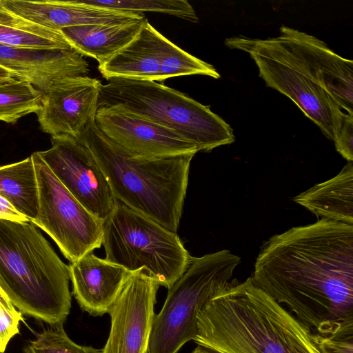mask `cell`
I'll return each instance as SVG.
<instances>
[{"label":"cell","mask_w":353,"mask_h":353,"mask_svg":"<svg viewBox=\"0 0 353 353\" xmlns=\"http://www.w3.org/2000/svg\"><path fill=\"white\" fill-rule=\"evenodd\" d=\"M192 74L206 75L214 79L220 78V74L212 65L188 53L164 37L159 81Z\"/></svg>","instance_id":"cell-22"},{"label":"cell","mask_w":353,"mask_h":353,"mask_svg":"<svg viewBox=\"0 0 353 353\" xmlns=\"http://www.w3.org/2000/svg\"><path fill=\"white\" fill-rule=\"evenodd\" d=\"M336 150L349 162L353 160V117L348 116L334 141Z\"/></svg>","instance_id":"cell-27"},{"label":"cell","mask_w":353,"mask_h":353,"mask_svg":"<svg viewBox=\"0 0 353 353\" xmlns=\"http://www.w3.org/2000/svg\"><path fill=\"white\" fill-rule=\"evenodd\" d=\"M43 92L29 82L14 78L0 85V121L14 123L41 107Z\"/></svg>","instance_id":"cell-21"},{"label":"cell","mask_w":353,"mask_h":353,"mask_svg":"<svg viewBox=\"0 0 353 353\" xmlns=\"http://www.w3.org/2000/svg\"><path fill=\"white\" fill-rule=\"evenodd\" d=\"M69 268L30 221L0 219V288L23 314L63 324L71 308Z\"/></svg>","instance_id":"cell-5"},{"label":"cell","mask_w":353,"mask_h":353,"mask_svg":"<svg viewBox=\"0 0 353 353\" xmlns=\"http://www.w3.org/2000/svg\"><path fill=\"white\" fill-rule=\"evenodd\" d=\"M21 314L19 310L12 312L0 305V353L4 352L10 340L19 333Z\"/></svg>","instance_id":"cell-25"},{"label":"cell","mask_w":353,"mask_h":353,"mask_svg":"<svg viewBox=\"0 0 353 353\" xmlns=\"http://www.w3.org/2000/svg\"><path fill=\"white\" fill-rule=\"evenodd\" d=\"M99 107H114L170 128L210 152L234 141L221 117L184 93L153 81L113 78L101 84Z\"/></svg>","instance_id":"cell-6"},{"label":"cell","mask_w":353,"mask_h":353,"mask_svg":"<svg viewBox=\"0 0 353 353\" xmlns=\"http://www.w3.org/2000/svg\"><path fill=\"white\" fill-rule=\"evenodd\" d=\"M0 67L44 92L56 80L86 75L88 63L73 49L17 48L0 43Z\"/></svg>","instance_id":"cell-14"},{"label":"cell","mask_w":353,"mask_h":353,"mask_svg":"<svg viewBox=\"0 0 353 353\" xmlns=\"http://www.w3.org/2000/svg\"><path fill=\"white\" fill-rule=\"evenodd\" d=\"M68 268L74 298L92 316L109 312L131 273L92 252L70 263Z\"/></svg>","instance_id":"cell-15"},{"label":"cell","mask_w":353,"mask_h":353,"mask_svg":"<svg viewBox=\"0 0 353 353\" xmlns=\"http://www.w3.org/2000/svg\"><path fill=\"white\" fill-rule=\"evenodd\" d=\"M254 61L266 85L291 99L332 141L353 117V61L305 32L282 26L276 37L225 40Z\"/></svg>","instance_id":"cell-2"},{"label":"cell","mask_w":353,"mask_h":353,"mask_svg":"<svg viewBox=\"0 0 353 353\" xmlns=\"http://www.w3.org/2000/svg\"><path fill=\"white\" fill-rule=\"evenodd\" d=\"M252 279L313 332L353 335L352 225L321 219L272 236Z\"/></svg>","instance_id":"cell-1"},{"label":"cell","mask_w":353,"mask_h":353,"mask_svg":"<svg viewBox=\"0 0 353 353\" xmlns=\"http://www.w3.org/2000/svg\"><path fill=\"white\" fill-rule=\"evenodd\" d=\"M240 258L228 250L192 257L182 276L168 289L155 314L147 353H178L197 333V316L231 282Z\"/></svg>","instance_id":"cell-8"},{"label":"cell","mask_w":353,"mask_h":353,"mask_svg":"<svg viewBox=\"0 0 353 353\" xmlns=\"http://www.w3.org/2000/svg\"><path fill=\"white\" fill-rule=\"evenodd\" d=\"M83 3L111 10L133 13L160 12L173 15L192 22L199 18L186 0H80Z\"/></svg>","instance_id":"cell-23"},{"label":"cell","mask_w":353,"mask_h":353,"mask_svg":"<svg viewBox=\"0 0 353 353\" xmlns=\"http://www.w3.org/2000/svg\"><path fill=\"white\" fill-rule=\"evenodd\" d=\"M95 124L114 143L138 155L157 157L196 153V145L176 131L114 107H99Z\"/></svg>","instance_id":"cell-13"},{"label":"cell","mask_w":353,"mask_h":353,"mask_svg":"<svg viewBox=\"0 0 353 353\" xmlns=\"http://www.w3.org/2000/svg\"><path fill=\"white\" fill-rule=\"evenodd\" d=\"M23 353H103V348L75 343L65 333L63 324H58L40 332L24 347Z\"/></svg>","instance_id":"cell-24"},{"label":"cell","mask_w":353,"mask_h":353,"mask_svg":"<svg viewBox=\"0 0 353 353\" xmlns=\"http://www.w3.org/2000/svg\"><path fill=\"white\" fill-rule=\"evenodd\" d=\"M102 245L105 259L129 272L145 268L168 289L192 259L176 232L119 201L103 221Z\"/></svg>","instance_id":"cell-7"},{"label":"cell","mask_w":353,"mask_h":353,"mask_svg":"<svg viewBox=\"0 0 353 353\" xmlns=\"http://www.w3.org/2000/svg\"><path fill=\"white\" fill-rule=\"evenodd\" d=\"M147 18L119 25H86L61 30L71 48L83 57L107 60L128 44L139 33Z\"/></svg>","instance_id":"cell-18"},{"label":"cell","mask_w":353,"mask_h":353,"mask_svg":"<svg viewBox=\"0 0 353 353\" xmlns=\"http://www.w3.org/2000/svg\"><path fill=\"white\" fill-rule=\"evenodd\" d=\"M0 195L30 221L37 216L39 192L32 156L0 166Z\"/></svg>","instance_id":"cell-19"},{"label":"cell","mask_w":353,"mask_h":353,"mask_svg":"<svg viewBox=\"0 0 353 353\" xmlns=\"http://www.w3.org/2000/svg\"><path fill=\"white\" fill-rule=\"evenodd\" d=\"M77 140L90 150L118 201L176 232L195 153L138 155L110 141L95 122Z\"/></svg>","instance_id":"cell-4"},{"label":"cell","mask_w":353,"mask_h":353,"mask_svg":"<svg viewBox=\"0 0 353 353\" xmlns=\"http://www.w3.org/2000/svg\"><path fill=\"white\" fill-rule=\"evenodd\" d=\"M52 146L39 152L52 172L91 214L104 221L118 201L90 150L68 137H51Z\"/></svg>","instance_id":"cell-10"},{"label":"cell","mask_w":353,"mask_h":353,"mask_svg":"<svg viewBox=\"0 0 353 353\" xmlns=\"http://www.w3.org/2000/svg\"><path fill=\"white\" fill-rule=\"evenodd\" d=\"M314 341L320 353H353V335L327 336L314 332Z\"/></svg>","instance_id":"cell-26"},{"label":"cell","mask_w":353,"mask_h":353,"mask_svg":"<svg viewBox=\"0 0 353 353\" xmlns=\"http://www.w3.org/2000/svg\"><path fill=\"white\" fill-rule=\"evenodd\" d=\"M14 78L8 70L0 67V85Z\"/></svg>","instance_id":"cell-30"},{"label":"cell","mask_w":353,"mask_h":353,"mask_svg":"<svg viewBox=\"0 0 353 353\" xmlns=\"http://www.w3.org/2000/svg\"><path fill=\"white\" fill-rule=\"evenodd\" d=\"M35 169L39 203L30 222L46 232L64 256L74 262L99 248L103 221L87 210L61 183L40 156L31 154Z\"/></svg>","instance_id":"cell-9"},{"label":"cell","mask_w":353,"mask_h":353,"mask_svg":"<svg viewBox=\"0 0 353 353\" xmlns=\"http://www.w3.org/2000/svg\"><path fill=\"white\" fill-rule=\"evenodd\" d=\"M193 341L219 353H320L314 332L252 277L231 281L205 304Z\"/></svg>","instance_id":"cell-3"},{"label":"cell","mask_w":353,"mask_h":353,"mask_svg":"<svg viewBox=\"0 0 353 353\" xmlns=\"http://www.w3.org/2000/svg\"><path fill=\"white\" fill-rule=\"evenodd\" d=\"M0 43L31 49H72L61 30L45 28L14 14L1 0Z\"/></svg>","instance_id":"cell-20"},{"label":"cell","mask_w":353,"mask_h":353,"mask_svg":"<svg viewBox=\"0 0 353 353\" xmlns=\"http://www.w3.org/2000/svg\"><path fill=\"white\" fill-rule=\"evenodd\" d=\"M317 217L352 225L353 163L335 176L318 183L293 199Z\"/></svg>","instance_id":"cell-17"},{"label":"cell","mask_w":353,"mask_h":353,"mask_svg":"<svg viewBox=\"0 0 353 353\" xmlns=\"http://www.w3.org/2000/svg\"><path fill=\"white\" fill-rule=\"evenodd\" d=\"M0 219L14 221H30L28 218L19 212L6 199L0 195Z\"/></svg>","instance_id":"cell-28"},{"label":"cell","mask_w":353,"mask_h":353,"mask_svg":"<svg viewBox=\"0 0 353 353\" xmlns=\"http://www.w3.org/2000/svg\"><path fill=\"white\" fill-rule=\"evenodd\" d=\"M101 81L86 75L65 77L43 92L37 113L40 128L51 137L78 139L95 122Z\"/></svg>","instance_id":"cell-12"},{"label":"cell","mask_w":353,"mask_h":353,"mask_svg":"<svg viewBox=\"0 0 353 353\" xmlns=\"http://www.w3.org/2000/svg\"><path fill=\"white\" fill-rule=\"evenodd\" d=\"M0 305L12 312H15L17 310H16L15 307L12 305V303L10 302L8 296L6 295V294L3 292V290L1 288Z\"/></svg>","instance_id":"cell-29"},{"label":"cell","mask_w":353,"mask_h":353,"mask_svg":"<svg viewBox=\"0 0 353 353\" xmlns=\"http://www.w3.org/2000/svg\"><path fill=\"white\" fill-rule=\"evenodd\" d=\"M164 37L147 19L128 44L99 63V71L106 80L119 78L159 81Z\"/></svg>","instance_id":"cell-16"},{"label":"cell","mask_w":353,"mask_h":353,"mask_svg":"<svg viewBox=\"0 0 353 353\" xmlns=\"http://www.w3.org/2000/svg\"><path fill=\"white\" fill-rule=\"evenodd\" d=\"M160 285L145 268L131 272L109 311L111 326L103 353H147Z\"/></svg>","instance_id":"cell-11"}]
</instances>
